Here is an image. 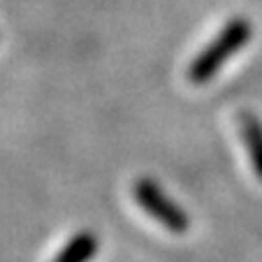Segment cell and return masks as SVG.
Wrapping results in <instances>:
<instances>
[{"label":"cell","mask_w":262,"mask_h":262,"mask_svg":"<svg viewBox=\"0 0 262 262\" xmlns=\"http://www.w3.org/2000/svg\"><path fill=\"white\" fill-rule=\"evenodd\" d=\"M135 198L148 216L158 221L160 225H165L167 230H172V232H186L188 230V216L183 213V209L179 204H174L163 193V188L156 181H151V179L137 181L135 183Z\"/></svg>","instance_id":"2"},{"label":"cell","mask_w":262,"mask_h":262,"mask_svg":"<svg viewBox=\"0 0 262 262\" xmlns=\"http://www.w3.org/2000/svg\"><path fill=\"white\" fill-rule=\"evenodd\" d=\"M239 121H242L239 125H242V135H244V142H246L248 156H251L253 169H255V174L262 181V125L251 114H244Z\"/></svg>","instance_id":"4"},{"label":"cell","mask_w":262,"mask_h":262,"mask_svg":"<svg viewBox=\"0 0 262 262\" xmlns=\"http://www.w3.org/2000/svg\"><path fill=\"white\" fill-rule=\"evenodd\" d=\"M98 246H100V242L93 232H79L65 244L63 251L51 262H89L95 257Z\"/></svg>","instance_id":"3"},{"label":"cell","mask_w":262,"mask_h":262,"mask_svg":"<svg viewBox=\"0 0 262 262\" xmlns=\"http://www.w3.org/2000/svg\"><path fill=\"white\" fill-rule=\"evenodd\" d=\"M251 24L246 19H232L225 28L218 33V37L193 60L188 70V79L193 84H204L223 68V63H228L242 47L248 45L251 40Z\"/></svg>","instance_id":"1"}]
</instances>
